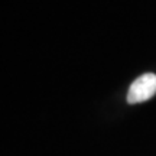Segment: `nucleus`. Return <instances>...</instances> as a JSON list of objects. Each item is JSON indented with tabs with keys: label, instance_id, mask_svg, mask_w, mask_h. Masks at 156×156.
Listing matches in <instances>:
<instances>
[{
	"label": "nucleus",
	"instance_id": "obj_1",
	"mask_svg": "<svg viewBox=\"0 0 156 156\" xmlns=\"http://www.w3.org/2000/svg\"><path fill=\"white\" fill-rule=\"evenodd\" d=\"M156 94V74L147 73L134 80L127 93L129 104H137L151 100Z\"/></svg>",
	"mask_w": 156,
	"mask_h": 156
}]
</instances>
